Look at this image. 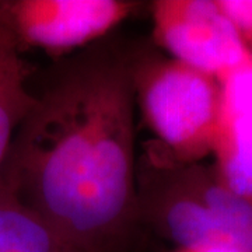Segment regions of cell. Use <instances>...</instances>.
Returning a JSON list of instances; mask_svg holds the SVG:
<instances>
[{
  "label": "cell",
  "mask_w": 252,
  "mask_h": 252,
  "mask_svg": "<svg viewBox=\"0 0 252 252\" xmlns=\"http://www.w3.org/2000/svg\"><path fill=\"white\" fill-rule=\"evenodd\" d=\"M133 55L93 46L54 76L18 126L0 185L72 252H129L136 210Z\"/></svg>",
  "instance_id": "cell-1"
},
{
  "label": "cell",
  "mask_w": 252,
  "mask_h": 252,
  "mask_svg": "<svg viewBox=\"0 0 252 252\" xmlns=\"http://www.w3.org/2000/svg\"><path fill=\"white\" fill-rule=\"evenodd\" d=\"M136 210L150 228L177 248L252 252V202L225 185L213 164H181L154 140L136 161Z\"/></svg>",
  "instance_id": "cell-2"
},
{
  "label": "cell",
  "mask_w": 252,
  "mask_h": 252,
  "mask_svg": "<svg viewBox=\"0 0 252 252\" xmlns=\"http://www.w3.org/2000/svg\"><path fill=\"white\" fill-rule=\"evenodd\" d=\"M133 87L161 150L181 164L213 153L223 87L217 77L158 55H133Z\"/></svg>",
  "instance_id": "cell-3"
},
{
  "label": "cell",
  "mask_w": 252,
  "mask_h": 252,
  "mask_svg": "<svg viewBox=\"0 0 252 252\" xmlns=\"http://www.w3.org/2000/svg\"><path fill=\"white\" fill-rule=\"evenodd\" d=\"M152 16L157 45L219 81L252 63V52L219 0H157Z\"/></svg>",
  "instance_id": "cell-4"
},
{
  "label": "cell",
  "mask_w": 252,
  "mask_h": 252,
  "mask_svg": "<svg viewBox=\"0 0 252 252\" xmlns=\"http://www.w3.org/2000/svg\"><path fill=\"white\" fill-rule=\"evenodd\" d=\"M133 9L125 0H16L3 13L20 48L61 55L105 36Z\"/></svg>",
  "instance_id": "cell-5"
},
{
  "label": "cell",
  "mask_w": 252,
  "mask_h": 252,
  "mask_svg": "<svg viewBox=\"0 0 252 252\" xmlns=\"http://www.w3.org/2000/svg\"><path fill=\"white\" fill-rule=\"evenodd\" d=\"M220 83L223 105L213 165L228 188L252 202V63Z\"/></svg>",
  "instance_id": "cell-6"
},
{
  "label": "cell",
  "mask_w": 252,
  "mask_h": 252,
  "mask_svg": "<svg viewBox=\"0 0 252 252\" xmlns=\"http://www.w3.org/2000/svg\"><path fill=\"white\" fill-rule=\"evenodd\" d=\"M16 38L0 13V167L23 119L35 102L28 89V69Z\"/></svg>",
  "instance_id": "cell-7"
},
{
  "label": "cell",
  "mask_w": 252,
  "mask_h": 252,
  "mask_svg": "<svg viewBox=\"0 0 252 252\" xmlns=\"http://www.w3.org/2000/svg\"><path fill=\"white\" fill-rule=\"evenodd\" d=\"M0 252H72L34 212L0 185Z\"/></svg>",
  "instance_id": "cell-8"
},
{
  "label": "cell",
  "mask_w": 252,
  "mask_h": 252,
  "mask_svg": "<svg viewBox=\"0 0 252 252\" xmlns=\"http://www.w3.org/2000/svg\"><path fill=\"white\" fill-rule=\"evenodd\" d=\"M252 52V0H219Z\"/></svg>",
  "instance_id": "cell-9"
},
{
  "label": "cell",
  "mask_w": 252,
  "mask_h": 252,
  "mask_svg": "<svg viewBox=\"0 0 252 252\" xmlns=\"http://www.w3.org/2000/svg\"><path fill=\"white\" fill-rule=\"evenodd\" d=\"M171 252H203V251H190V250H182V248H177Z\"/></svg>",
  "instance_id": "cell-10"
},
{
  "label": "cell",
  "mask_w": 252,
  "mask_h": 252,
  "mask_svg": "<svg viewBox=\"0 0 252 252\" xmlns=\"http://www.w3.org/2000/svg\"><path fill=\"white\" fill-rule=\"evenodd\" d=\"M3 4H4V1H0V13H1V10H3Z\"/></svg>",
  "instance_id": "cell-11"
}]
</instances>
